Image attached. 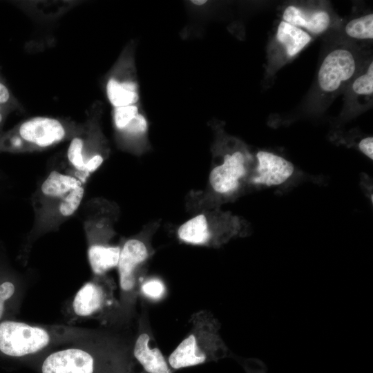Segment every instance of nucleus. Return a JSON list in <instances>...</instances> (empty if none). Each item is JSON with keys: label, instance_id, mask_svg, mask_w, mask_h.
Here are the masks:
<instances>
[{"label": "nucleus", "instance_id": "nucleus-1", "mask_svg": "<svg viewBox=\"0 0 373 373\" xmlns=\"http://www.w3.org/2000/svg\"><path fill=\"white\" fill-rule=\"evenodd\" d=\"M132 346L133 342L99 332L88 339L31 360L39 373H136Z\"/></svg>", "mask_w": 373, "mask_h": 373}, {"label": "nucleus", "instance_id": "nucleus-2", "mask_svg": "<svg viewBox=\"0 0 373 373\" xmlns=\"http://www.w3.org/2000/svg\"><path fill=\"white\" fill-rule=\"evenodd\" d=\"M98 333L71 326L3 321L0 323V353L8 357L31 359L52 347L86 340Z\"/></svg>", "mask_w": 373, "mask_h": 373}, {"label": "nucleus", "instance_id": "nucleus-3", "mask_svg": "<svg viewBox=\"0 0 373 373\" xmlns=\"http://www.w3.org/2000/svg\"><path fill=\"white\" fill-rule=\"evenodd\" d=\"M190 322L189 332L168 358L172 370L204 363L227 350L219 333L220 324L212 313L200 310L192 314Z\"/></svg>", "mask_w": 373, "mask_h": 373}, {"label": "nucleus", "instance_id": "nucleus-4", "mask_svg": "<svg viewBox=\"0 0 373 373\" xmlns=\"http://www.w3.org/2000/svg\"><path fill=\"white\" fill-rule=\"evenodd\" d=\"M149 256L148 245L142 239L131 238L121 247L117 265L120 296L113 314L115 322L125 324L133 317L140 284L145 278L142 267Z\"/></svg>", "mask_w": 373, "mask_h": 373}, {"label": "nucleus", "instance_id": "nucleus-5", "mask_svg": "<svg viewBox=\"0 0 373 373\" xmlns=\"http://www.w3.org/2000/svg\"><path fill=\"white\" fill-rule=\"evenodd\" d=\"M361 68L357 52L347 45L334 48L324 58L317 75V90L332 99L347 88Z\"/></svg>", "mask_w": 373, "mask_h": 373}, {"label": "nucleus", "instance_id": "nucleus-6", "mask_svg": "<svg viewBox=\"0 0 373 373\" xmlns=\"http://www.w3.org/2000/svg\"><path fill=\"white\" fill-rule=\"evenodd\" d=\"M132 354L145 373H172V369L156 344L145 309L138 320L136 337L133 341Z\"/></svg>", "mask_w": 373, "mask_h": 373}, {"label": "nucleus", "instance_id": "nucleus-7", "mask_svg": "<svg viewBox=\"0 0 373 373\" xmlns=\"http://www.w3.org/2000/svg\"><path fill=\"white\" fill-rule=\"evenodd\" d=\"M311 40L307 32L281 21L270 49L271 62L274 65L285 64L298 54Z\"/></svg>", "mask_w": 373, "mask_h": 373}, {"label": "nucleus", "instance_id": "nucleus-8", "mask_svg": "<svg viewBox=\"0 0 373 373\" xmlns=\"http://www.w3.org/2000/svg\"><path fill=\"white\" fill-rule=\"evenodd\" d=\"M111 298V285L102 281H89L76 293L72 302V309L77 316H91L108 306Z\"/></svg>", "mask_w": 373, "mask_h": 373}, {"label": "nucleus", "instance_id": "nucleus-9", "mask_svg": "<svg viewBox=\"0 0 373 373\" xmlns=\"http://www.w3.org/2000/svg\"><path fill=\"white\" fill-rule=\"evenodd\" d=\"M18 131L23 140L40 147L60 142L66 134L59 120L46 117H36L25 121Z\"/></svg>", "mask_w": 373, "mask_h": 373}, {"label": "nucleus", "instance_id": "nucleus-10", "mask_svg": "<svg viewBox=\"0 0 373 373\" xmlns=\"http://www.w3.org/2000/svg\"><path fill=\"white\" fill-rule=\"evenodd\" d=\"M244 162V156L239 151L226 155L223 163L216 166L210 173L209 182L213 189L222 193L235 190L239 178L245 174Z\"/></svg>", "mask_w": 373, "mask_h": 373}, {"label": "nucleus", "instance_id": "nucleus-11", "mask_svg": "<svg viewBox=\"0 0 373 373\" xmlns=\"http://www.w3.org/2000/svg\"><path fill=\"white\" fill-rule=\"evenodd\" d=\"M257 159L258 175L253 179L254 183L267 186L278 185L287 180L293 173L292 164L282 157L260 151L257 154Z\"/></svg>", "mask_w": 373, "mask_h": 373}, {"label": "nucleus", "instance_id": "nucleus-12", "mask_svg": "<svg viewBox=\"0 0 373 373\" xmlns=\"http://www.w3.org/2000/svg\"><path fill=\"white\" fill-rule=\"evenodd\" d=\"M283 21L297 28H303L314 33L319 34L325 31L330 23L328 12L322 10H303L289 6L283 12Z\"/></svg>", "mask_w": 373, "mask_h": 373}, {"label": "nucleus", "instance_id": "nucleus-13", "mask_svg": "<svg viewBox=\"0 0 373 373\" xmlns=\"http://www.w3.org/2000/svg\"><path fill=\"white\" fill-rule=\"evenodd\" d=\"M121 247L103 244H93L88 250V258L93 272L102 276L108 270L117 267Z\"/></svg>", "mask_w": 373, "mask_h": 373}, {"label": "nucleus", "instance_id": "nucleus-14", "mask_svg": "<svg viewBox=\"0 0 373 373\" xmlns=\"http://www.w3.org/2000/svg\"><path fill=\"white\" fill-rule=\"evenodd\" d=\"M349 87V101L356 102L357 106H364L372 99L373 94V62L369 61L367 66L361 68L351 82Z\"/></svg>", "mask_w": 373, "mask_h": 373}, {"label": "nucleus", "instance_id": "nucleus-15", "mask_svg": "<svg viewBox=\"0 0 373 373\" xmlns=\"http://www.w3.org/2000/svg\"><path fill=\"white\" fill-rule=\"evenodd\" d=\"M179 238L188 244L204 245L211 238L205 216H196L182 224L178 231Z\"/></svg>", "mask_w": 373, "mask_h": 373}, {"label": "nucleus", "instance_id": "nucleus-16", "mask_svg": "<svg viewBox=\"0 0 373 373\" xmlns=\"http://www.w3.org/2000/svg\"><path fill=\"white\" fill-rule=\"evenodd\" d=\"M106 93L111 104L115 108L134 105L139 96L137 85L133 82H119L110 79L106 85Z\"/></svg>", "mask_w": 373, "mask_h": 373}, {"label": "nucleus", "instance_id": "nucleus-17", "mask_svg": "<svg viewBox=\"0 0 373 373\" xmlns=\"http://www.w3.org/2000/svg\"><path fill=\"white\" fill-rule=\"evenodd\" d=\"M81 185L80 181L75 177L52 171L42 183L41 189L46 196L62 199L70 191Z\"/></svg>", "mask_w": 373, "mask_h": 373}, {"label": "nucleus", "instance_id": "nucleus-18", "mask_svg": "<svg viewBox=\"0 0 373 373\" xmlns=\"http://www.w3.org/2000/svg\"><path fill=\"white\" fill-rule=\"evenodd\" d=\"M346 35L358 40H372L373 15L372 13L350 20L345 27Z\"/></svg>", "mask_w": 373, "mask_h": 373}, {"label": "nucleus", "instance_id": "nucleus-19", "mask_svg": "<svg viewBox=\"0 0 373 373\" xmlns=\"http://www.w3.org/2000/svg\"><path fill=\"white\" fill-rule=\"evenodd\" d=\"M166 294V286L160 278H145L140 284V296L149 301H160L165 298Z\"/></svg>", "mask_w": 373, "mask_h": 373}, {"label": "nucleus", "instance_id": "nucleus-20", "mask_svg": "<svg viewBox=\"0 0 373 373\" xmlns=\"http://www.w3.org/2000/svg\"><path fill=\"white\" fill-rule=\"evenodd\" d=\"M84 194L81 185L70 191L61 201L59 207L60 213L66 217L73 215L78 209Z\"/></svg>", "mask_w": 373, "mask_h": 373}, {"label": "nucleus", "instance_id": "nucleus-21", "mask_svg": "<svg viewBox=\"0 0 373 373\" xmlns=\"http://www.w3.org/2000/svg\"><path fill=\"white\" fill-rule=\"evenodd\" d=\"M84 142L79 137H74L68 149L67 155L73 166L79 171L86 170V163L82 155Z\"/></svg>", "mask_w": 373, "mask_h": 373}, {"label": "nucleus", "instance_id": "nucleus-22", "mask_svg": "<svg viewBox=\"0 0 373 373\" xmlns=\"http://www.w3.org/2000/svg\"><path fill=\"white\" fill-rule=\"evenodd\" d=\"M137 114L138 108L135 105L115 108L114 122L116 127L124 131Z\"/></svg>", "mask_w": 373, "mask_h": 373}, {"label": "nucleus", "instance_id": "nucleus-23", "mask_svg": "<svg viewBox=\"0 0 373 373\" xmlns=\"http://www.w3.org/2000/svg\"><path fill=\"white\" fill-rule=\"evenodd\" d=\"M15 291V285L10 281H6L0 285V319L4 313L5 302L13 296Z\"/></svg>", "mask_w": 373, "mask_h": 373}, {"label": "nucleus", "instance_id": "nucleus-24", "mask_svg": "<svg viewBox=\"0 0 373 373\" xmlns=\"http://www.w3.org/2000/svg\"><path fill=\"white\" fill-rule=\"evenodd\" d=\"M147 128V122L144 117L138 113L124 131L128 133L136 134L144 132Z\"/></svg>", "mask_w": 373, "mask_h": 373}, {"label": "nucleus", "instance_id": "nucleus-25", "mask_svg": "<svg viewBox=\"0 0 373 373\" xmlns=\"http://www.w3.org/2000/svg\"><path fill=\"white\" fill-rule=\"evenodd\" d=\"M359 149L371 160L373 159V137L363 139L358 144Z\"/></svg>", "mask_w": 373, "mask_h": 373}, {"label": "nucleus", "instance_id": "nucleus-26", "mask_svg": "<svg viewBox=\"0 0 373 373\" xmlns=\"http://www.w3.org/2000/svg\"><path fill=\"white\" fill-rule=\"evenodd\" d=\"M103 157L100 155H95L86 163V170L88 172H93L102 164Z\"/></svg>", "mask_w": 373, "mask_h": 373}, {"label": "nucleus", "instance_id": "nucleus-27", "mask_svg": "<svg viewBox=\"0 0 373 373\" xmlns=\"http://www.w3.org/2000/svg\"><path fill=\"white\" fill-rule=\"evenodd\" d=\"M4 108H6L4 106L0 105V124L4 119Z\"/></svg>", "mask_w": 373, "mask_h": 373}, {"label": "nucleus", "instance_id": "nucleus-28", "mask_svg": "<svg viewBox=\"0 0 373 373\" xmlns=\"http://www.w3.org/2000/svg\"><path fill=\"white\" fill-rule=\"evenodd\" d=\"M206 2H207V1H205V0H193L192 1V3L193 4H195V5H197V6L204 5Z\"/></svg>", "mask_w": 373, "mask_h": 373}]
</instances>
